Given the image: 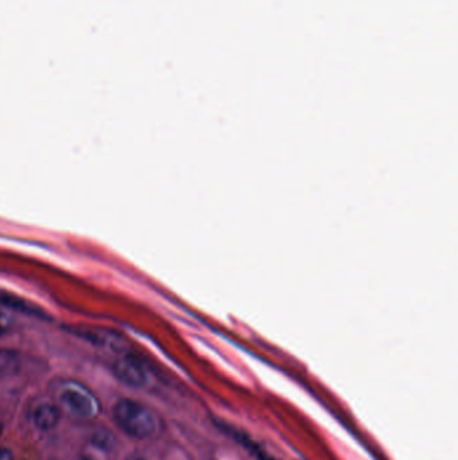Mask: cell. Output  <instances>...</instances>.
I'll list each match as a JSON object with an SVG mask.
<instances>
[{
  "instance_id": "obj_8",
  "label": "cell",
  "mask_w": 458,
  "mask_h": 460,
  "mask_svg": "<svg viewBox=\"0 0 458 460\" xmlns=\"http://www.w3.org/2000/svg\"><path fill=\"white\" fill-rule=\"evenodd\" d=\"M1 432H3V424L0 422V434H1Z\"/></svg>"
},
{
  "instance_id": "obj_5",
  "label": "cell",
  "mask_w": 458,
  "mask_h": 460,
  "mask_svg": "<svg viewBox=\"0 0 458 460\" xmlns=\"http://www.w3.org/2000/svg\"><path fill=\"white\" fill-rule=\"evenodd\" d=\"M9 326H10V322L7 319V317L0 311V334L6 332L9 329Z\"/></svg>"
},
{
  "instance_id": "obj_7",
  "label": "cell",
  "mask_w": 458,
  "mask_h": 460,
  "mask_svg": "<svg viewBox=\"0 0 458 460\" xmlns=\"http://www.w3.org/2000/svg\"><path fill=\"white\" fill-rule=\"evenodd\" d=\"M82 460H99L97 458H93V456H90V455H85L84 458H82Z\"/></svg>"
},
{
  "instance_id": "obj_6",
  "label": "cell",
  "mask_w": 458,
  "mask_h": 460,
  "mask_svg": "<svg viewBox=\"0 0 458 460\" xmlns=\"http://www.w3.org/2000/svg\"><path fill=\"white\" fill-rule=\"evenodd\" d=\"M0 460H13V452L9 448H0Z\"/></svg>"
},
{
  "instance_id": "obj_2",
  "label": "cell",
  "mask_w": 458,
  "mask_h": 460,
  "mask_svg": "<svg viewBox=\"0 0 458 460\" xmlns=\"http://www.w3.org/2000/svg\"><path fill=\"white\" fill-rule=\"evenodd\" d=\"M61 402L78 417H91L99 412V402L88 389L78 383L66 385L61 393Z\"/></svg>"
},
{
  "instance_id": "obj_3",
  "label": "cell",
  "mask_w": 458,
  "mask_h": 460,
  "mask_svg": "<svg viewBox=\"0 0 458 460\" xmlns=\"http://www.w3.org/2000/svg\"><path fill=\"white\" fill-rule=\"evenodd\" d=\"M113 373L121 383L132 388H141L147 381V373L140 359L129 354L116 361Z\"/></svg>"
},
{
  "instance_id": "obj_4",
  "label": "cell",
  "mask_w": 458,
  "mask_h": 460,
  "mask_svg": "<svg viewBox=\"0 0 458 460\" xmlns=\"http://www.w3.org/2000/svg\"><path fill=\"white\" fill-rule=\"evenodd\" d=\"M61 419V412L55 405L51 404H42L34 410L33 422L35 427L42 431L52 429Z\"/></svg>"
},
{
  "instance_id": "obj_1",
  "label": "cell",
  "mask_w": 458,
  "mask_h": 460,
  "mask_svg": "<svg viewBox=\"0 0 458 460\" xmlns=\"http://www.w3.org/2000/svg\"><path fill=\"white\" fill-rule=\"evenodd\" d=\"M113 416L117 425L135 439H145L155 431L152 413L135 401H118L113 409Z\"/></svg>"
},
{
  "instance_id": "obj_9",
  "label": "cell",
  "mask_w": 458,
  "mask_h": 460,
  "mask_svg": "<svg viewBox=\"0 0 458 460\" xmlns=\"http://www.w3.org/2000/svg\"><path fill=\"white\" fill-rule=\"evenodd\" d=\"M138 460H144V459H138Z\"/></svg>"
}]
</instances>
